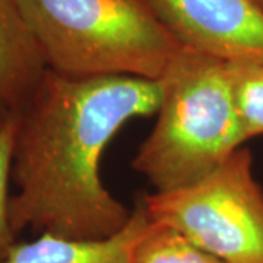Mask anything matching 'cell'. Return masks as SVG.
Returning a JSON list of instances; mask_svg holds the SVG:
<instances>
[{
	"mask_svg": "<svg viewBox=\"0 0 263 263\" xmlns=\"http://www.w3.org/2000/svg\"><path fill=\"white\" fill-rule=\"evenodd\" d=\"M161 81L135 76H66L46 69L15 110L18 132L9 200L15 235L24 228L69 240L110 238L132 211L101 180V157L127 122L158 111Z\"/></svg>",
	"mask_w": 263,
	"mask_h": 263,
	"instance_id": "cell-1",
	"label": "cell"
},
{
	"mask_svg": "<svg viewBox=\"0 0 263 263\" xmlns=\"http://www.w3.org/2000/svg\"><path fill=\"white\" fill-rule=\"evenodd\" d=\"M160 81L157 122L132 168L155 192H171L205 177L247 141L228 62L181 47Z\"/></svg>",
	"mask_w": 263,
	"mask_h": 263,
	"instance_id": "cell-2",
	"label": "cell"
},
{
	"mask_svg": "<svg viewBox=\"0 0 263 263\" xmlns=\"http://www.w3.org/2000/svg\"><path fill=\"white\" fill-rule=\"evenodd\" d=\"M46 67L158 81L181 46L143 0H18Z\"/></svg>",
	"mask_w": 263,
	"mask_h": 263,
	"instance_id": "cell-3",
	"label": "cell"
},
{
	"mask_svg": "<svg viewBox=\"0 0 263 263\" xmlns=\"http://www.w3.org/2000/svg\"><path fill=\"white\" fill-rule=\"evenodd\" d=\"M141 200L154 222L179 231L224 263H263V187L249 148L234 151L186 187Z\"/></svg>",
	"mask_w": 263,
	"mask_h": 263,
	"instance_id": "cell-4",
	"label": "cell"
},
{
	"mask_svg": "<svg viewBox=\"0 0 263 263\" xmlns=\"http://www.w3.org/2000/svg\"><path fill=\"white\" fill-rule=\"evenodd\" d=\"M179 41L228 63L263 65V8L256 0H143Z\"/></svg>",
	"mask_w": 263,
	"mask_h": 263,
	"instance_id": "cell-5",
	"label": "cell"
},
{
	"mask_svg": "<svg viewBox=\"0 0 263 263\" xmlns=\"http://www.w3.org/2000/svg\"><path fill=\"white\" fill-rule=\"evenodd\" d=\"M148 222L149 215L139 199L127 226L110 238L81 241L43 233L37 240L15 243L0 263H132V246Z\"/></svg>",
	"mask_w": 263,
	"mask_h": 263,
	"instance_id": "cell-6",
	"label": "cell"
},
{
	"mask_svg": "<svg viewBox=\"0 0 263 263\" xmlns=\"http://www.w3.org/2000/svg\"><path fill=\"white\" fill-rule=\"evenodd\" d=\"M46 69L18 0H0V98L12 110H19Z\"/></svg>",
	"mask_w": 263,
	"mask_h": 263,
	"instance_id": "cell-7",
	"label": "cell"
},
{
	"mask_svg": "<svg viewBox=\"0 0 263 263\" xmlns=\"http://www.w3.org/2000/svg\"><path fill=\"white\" fill-rule=\"evenodd\" d=\"M132 263H224L189 241L179 231L149 218L132 246Z\"/></svg>",
	"mask_w": 263,
	"mask_h": 263,
	"instance_id": "cell-8",
	"label": "cell"
},
{
	"mask_svg": "<svg viewBox=\"0 0 263 263\" xmlns=\"http://www.w3.org/2000/svg\"><path fill=\"white\" fill-rule=\"evenodd\" d=\"M246 141L263 135V65L228 63Z\"/></svg>",
	"mask_w": 263,
	"mask_h": 263,
	"instance_id": "cell-9",
	"label": "cell"
},
{
	"mask_svg": "<svg viewBox=\"0 0 263 263\" xmlns=\"http://www.w3.org/2000/svg\"><path fill=\"white\" fill-rule=\"evenodd\" d=\"M18 132V113L13 111L0 129V257L15 245V233L9 218V180L12 179V162L15 139Z\"/></svg>",
	"mask_w": 263,
	"mask_h": 263,
	"instance_id": "cell-10",
	"label": "cell"
},
{
	"mask_svg": "<svg viewBox=\"0 0 263 263\" xmlns=\"http://www.w3.org/2000/svg\"><path fill=\"white\" fill-rule=\"evenodd\" d=\"M13 111H15V110H12L9 105L5 103L3 98H0V129L3 127L5 123L8 122V119L12 116Z\"/></svg>",
	"mask_w": 263,
	"mask_h": 263,
	"instance_id": "cell-11",
	"label": "cell"
},
{
	"mask_svg": "<svg viewBox=\"0 0 263 263\" xmlns=\"http://www.w3.org/2000/svg\"><path fill=\"white\" fill-rule=\"evenodd\" d=\"M256 2H257V3H259V5L263 8V0H256Z\"/></svg>",
	"mask_w": 263,
	"mask_h": 263,
	"instance_id": "cell-12",
	"label": "cell"
}]
</instances>
